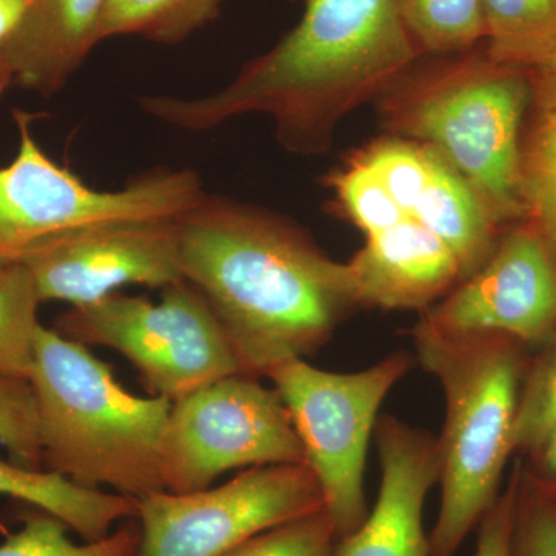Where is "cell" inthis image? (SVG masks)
Returning a JSON list of instances; mask_svg holds the SVG:
<instances>
[{
    "instance_id": "cell-2",
    "label": "cell",
    "mask_w": 556,
    "mask_h": 556,
    "mask_svg": "<svg viewBox=\"0 0 556 556\" xmlns=\"http://www.w3.org/2000/svg\"><path fill=\"white\" fill-rule=\"evenodd\" d=\"M419 58L396 0H305L299 24L225 89L199 98L144 97L139 104L189 131L262 113L285 149L311 155L327 150L340 121L379 98Z\"/></svg>"
},
{
    "instance_id": "cell-3",
    "label": "cell",
    "mask_w": 556,
    "mask_h": 556,
    "mask_svg": "<svg viewBox=\"0 0 556 556\" xmlns=\"http://www.w3.org/2000/svg\"><path fill=\"white\" fill-rule=\"evenodd\" d=\"M416 356L444 391L438 438L441 506L431 556H455L501 495L515 456L519 394L529 348L501 334H453L420 317L412 329Z\"/></svg>"
},
{
    "instance_id": "cell-26",
    "label": "cell",
    "mask_w": 556,
    "mask_h": 556,
    "mask_svg": "<svg viewBox=\"0 0 556 556\" xmlns=\"http://www.w3.org/2000/svg\"><path fill=\"white\" fill-rule=\"evenodd\" d=\"M0 445L20 466H42L38 409L28 380L0 378Z\"/></svg>"
},
{
    "instance_id": "cell-6",
    "label": "cell",
    "mask_w": 556,
    "mask_h": 556,
    "mask_svg": "<svg viewBox=\"0 0 556 556\" xmlns=\"http://www.w3.org/2000/svg\"><path fill=\"white\" fill-rule=\"evenodd\" d=\"M13 116L20 149L0 169V273L50 237L116 219L178 218L204 195L192 170L148 172L113 192L90 188L43 152L31 115L14 110Z\"/></svg>"
},
{
    "instance_id": "cell-7",
    "label": "cell",
    "mask_w": 556,
    "mask_h": 556,
    "mask_svg": "<svg viewBox=\"0 0 556 556\" xmlns=\"http://www.w3.org/2000/svg\"><path fill=\"white\" fill-rule=\"evenodd\" d=\"M53 329L73 342L118 351L150 396L170 402L243 372L214 311L186 280L164 288L160 303L115 292L67 311Z\"/></svg>"
},
{
    "instance_id": "cell-22",
    "label": "cell",
    "mask_w": 556,
    "mask_h": 556,
    "mask_svg": "<svg viewBox=\"0 0 556 556\" xmlns=\"http://www.w3.org/2000/svg\"><path fill=\"white\" fill-rule=\"evenodd\" d=\"M40 300L27 268L0 273V378H30Z\"/></svg>"
},
{
    "instance_id": "cell-27",
    "label": "cell",
    "mask_w": 556,
    "mask_h": 556,
    "mask_svg": "<svg viewBox=\"0 0 556 556\" xmlns=\"http://www.w3.org/2000/svg\"><path fill=\"white\" fill-rule=\"evenodd\" d=\"M517 467L511 556H556V497L526 473L519 457Z\"/></svg>"
},
{
    "instance_id": "cell-15",
    "label": "cell",
    "mask_w": 556,
    "mask_h": 556,
    "mask_svg": "<svg viewBox=\"0 0 556 556\" xmlns=\"http://www.w3.org/2000/svg\"><path fill=\"white\" fill-rule=\"evenodd\" d=\"M346 265L357 305L368 308L426 313L463 281L452 249L409 217L368 236Z\"/></svg>"
},
{
    "instance_id": "cell-17",
    "label": "cell",
    "mask_w": 556,
    "mask_h": 556,
    "mask_svg": "<svg viewBox=\"0 0 556 556\" xmlns=\"http://www.w3.org/2000/svg\"><path fill=\"white\" fill-rule=\"evenodd\" d=\"M0 496L40 508L67 525L84 541L102 540L118 521L138 519L139 500L87 489L46 470L0 459Z\"/></svg>"
},
{
    "instance_id": "cell-16",
    "label": "cell",
    "mask_w": 556,
    "mask_h": 556,
    "mask_svg": "<svg viewBox=\"0 0 556 556\" xmlns=\"http://www.w3.org/2000/svg\"><path fill=\"white\" fill-rule=\"evenodd\" d=\"M108 0H30L24 20L0 47L13 84L50 98L98 43Z\"/></svg>"
},
{
    "instance_id": "cell-10",
    "label": "cell",
    "mask_w": 556,
    "mask_h": 556,
    "mask_svg": "<svg viewBox=\"0 0 556 556\" xmlns=\"http://www.w3.org/2000/svg\"><path fill=\"white\" fill-rule=\"evenodd\" d=\"M325 508L308 464L248 468L217 489L139 500L137 556H223L249 538Z\"/></svg>"
},
{
    "instance_id": "cell-5",
    "label": "cell",
    "mask_w": 556,
    "mask_h": 556,
    "mask_svg": "<svg viewBox=\"0 0 556 556\" xmlns=\"http://www.w3.org/2000/svg\"><path fill=\"white\" fill-rule=\"evenodd\" d=\"M529 70L467 51L412 65L379 97L388 129L437 150L473 186L497 223L526 217L519 129Z\"/></svg>"
},
{
    "instance_id": "cell-13",
    "label": "cell",
    "mask_w": 556,
    "mask_h": 556,
    "mask_svg": "<svg viewBox=\"0 0 556 556\" xmlns=\"http://www.w3.org/2000/svg\"><path fill=\"white\" fill-rule=\"evenodd\" d=\"M399 211L452 249L463 280L495 251L497 219L473 186L437 150L404 138H386L356 153Z\"/></svg>"
},
{
    "instance_id": "cell-28",
    "label": "cell",
    "mask_w": 556,
    "mask_h": 556,
    "mask_svg": "<svg viewBox=\"0 0 556 556\" xmlns=\"http://www.w3.org/2000/svg\"><path fill=\"white\" fill-rule=\"evenodd\" d=\"M518 467L507 485L501 490L496 503L486 511L478 526L477 552L475 556H511V533H514L515 507H517Z\"/></svg>"
},
{
    "instance_id": "cell-11",
    "label": "cell",
    "mask_w": 556,
    "mask_h": 556,
    "mask_svg": "<svg viewBox=\"0 0 556 556\" xmlns=\"http://www.w3.org/2000/svg\"><path fill=\"white\" fill-rule=\"evenodd\" d=\"M40 303L93 305L119 288H167L185 280L177 218L116 219L40 241L22 258Z\"/></svg>"
},
{
    "instance_id": "cell-19",
    "label": "cell",
    "mask_w": 556,
    "mask_h": 556,
    "mask_svg": "<svg viewBox=\"0 0 556 556\" xmlns=\"http://www.w3.org/2000/svg\"><path fill=\"white\" fill-rule=\"evenodd\" d=\"M223 0H108L98 43L116 36H142L175 43L218 16Z\"/></svg>"
},
{
    "instance_id": "cell-4",
    "label": "cell",
    "mask_w": 556,
    "mask_h": 556,
    "mask_svg": "<svg viewBox=\"0 0 556 556\" xmlns=\"http://www.w3.org/2000/svg\"><path fill=\"white\" fill-rule=\"evenodd\" d=\"M28 382L46 470L137 500L166 490L161 456L170 401L130 393L89 348L43 325Z\"/></svg>"
},
{
    "instance_id": "cell-1",
    "label": "cell",
    "mask_w": 556,
    "mask_h": 556,
    "mask_svg": "<svg viewBox=\"0 0 556 556\" xmlns=\"http://www.w3.org/2000/svg\"><path fill=\"white\" fill-rule=\"evenodd\" d=\"M177 226L182 278L206 299L244 375L316 353L357 306L346 263L269 212L204 193Z\"/></svg>"
},
{
    "instance_id": "cell-24",
    "label": "cell",
    "mask_w": 556,
    "mask_h": 556,
    "mask_svg": "<svg viewBox=\"0 0 556 556\" xmlns=\"http://www.w3.org/2000/svg\"><path fill=\"white\" fill-rule=\"evenodd\" d=\"M556 427V331L529 357L519 394L515 456L525 457Z\"/></svg>"
},
{
    "instance_id": "cell-23",
    "label": "cell",
    "mask_w": 556,
    "mask_h": 556,
    "mask_svg": "<svg viewBox=\"0 0 556 556\" xmlns=\"http://www.w3.org/2000/svg\"><path fill=\"white\" fill-rule=\"evenodd\" d=\"M521 200L526 218L556 249V108L541 109L522 152Z\"/></svg>"
},
{
    "instance_id": "cell-14",
    "label": "cell",
    "mask_w": 556,
    "mask_h": 556,
    "mask_svg": "<svg viewBox=\"0 0 556 556\" xmlns=\"http://www.w3.org/2000/svg\"><path fill=\"white\" fill-rule=\"evenodd\" d=\"M380 486L375 507L350 535L340 538L334 556H431L424 529V506L439 482L438 438L383 416L376 426Z\"/></svg>"
},
{
    "instance_id": "cell-25",
    "label": "cell",
    "mask_w": 556,
    "mask_h": 556,
    "mask_svg": "<svg viewBox=\"0 0 556 556\" xmlns=\"http://www.w3.org/2000/svg\"><path fill=\"white\" fill-rule=\"evenodd\" d=\"M339 536L325 508L249 538L223 556H334Z\"/></svg>"
},
{
    "instance_id": "cell-29",
    "label": "cell",
    "mask_w": 556,
    "mask_h": 556,
    "mask_svg": "<svg viewBox=\"0 0 556 556\" xmlns=\"http://www.w3.org/2000/svg\"><path fill=\"white\" fill-rule=\"evenodd\" d=\"M519 459L526 473L556 497V427L529 455Z\"/></svg>"
},
{
    "instance_id": "cell-18",
    "label": "cell",
    "mask_w": 556,
    "mask_h": 556,
    "mask_svg": "<svg viewBox=\"0 0 556 556\" xmlns=\"http://www.w3.org/2000/svg\"><path fill=\"white\" fill-rule=\"evenodd\" d=\"M485 53L497 64L532 70L556 51V0H482Z\"/></svg>"
},
{
    "instance_id": "cell-12",
    "label": "cell",
    "mask_w": 556,
    "mask_h": 556,
    "mask_svg": "<svg viewBox=\"0 0 556 556\" xmlns=\"http://www.w3.org/2000/svg\"><path fill=\"white\" fill-rule=\"evenodd\" d=\"M422 318L453 334H501L540 346L556 331V249L532 223L518 226Z\"/></svg>"
},
{
    "instance_id": "cell-9",
    "label": "cell",
    "mask_w": 556,
    "mask_h": 556,
    "mask_svg": "<svg viewBox=\"0 0 556 556\" xmlns=\"http://www.w3.org/2000/svg\"><path fill=\"white\" fill-rule=\"evenodd\" d=\"M161 463L167 492L192 493L230 470L306 464V457L276 388L240 372L172 402Z\"/></svg>"
},
{
    "instance_id": "cell-31",
    "label": "cell",
    "mask_w": 556,
    "mask_h": 556,
    "mask_svg": "<svg viewBox=\"0 0 556 556\" xmlns=\"http://www.w3.org/2000/svg\"><path fill=\"white\" fill-rule=\"evenodd\" d=\"M30 0H0V47L24 20Z\"/></svg>"
},
{
    "instance_id": "cell-20",
    "label": "cell",
    "mask_w": 556,
    "mask_h": 556,
    "mask_svg": "<svg viewBox=\"0 0 556 556\" xmlns=\"http://www.w3.org/2000/svg\"><path fill=\"white\" fill-rule=\"evenodd\" d=\"M420 56H453L485 39L482 0H396Z\"/></svg>"
},
{
    "instance_id": "cell-21",
    "label": "cell",
    "mask_w": 556,
    "mask_h": 556,
    "mask_svg": "<svg viewBox=\"0 0 556 556\" xmlns=\"http://www.w3.org/2000/svg\"><path fill=\"white\" fill-rule=\"evenodd\" d=\"M68 530L61 519L30 507L24 526L0 544V556H137L141 543V526L134 519L102 540L84 544L70 540Z\"/></svg>"
},
{
    "instance_id": "cell-8",
    "label": "cell",
    "mask_w": 556,
    "mask_h": 556,
    "mask_svg": "<svg viewBox=\"0 0 556 556\" xmlns=\"http://www.w3.org/2000/svg\"><path fill=\"white\" fill-rule=\"evenodd\" d=\"M404 351L356 372H332L305 358L285 362L265 378L283 399L336 532L350 535L368 517L364 475L380 405L412 368Z\"/></svg>"
},
{
    "instance_id": "cell-30",
    "label": "cell",
    "mask_w": 556,
    "mask_h": 556,
    "mask_svg": "<svg viewBox=\"0 0 556 556\" xmlns=\"http://www.w3.org/2000/svg\"><path fill=\"white\" fill-rule=\"evenodd\" d=\"M530 72L541 109L556 108V51Z\"/></svg>"
},
{
    "instance_id": "cell-32",
    "label": "cell",
    "mask_w": 556,
    "mask_h": 556,
    "mask_svg": "<svg viewBox=\"0 0 556 556\" xmlns=\"http://www.w3.org/2000/svg\"><path fill=\"white\" fill-rule=\"evenodd\" d=\"M10 84H13V79H11L9 70L3 67L2 62H0V97H2L3 91H5Z\"/></svg>"
}]
</instances>
